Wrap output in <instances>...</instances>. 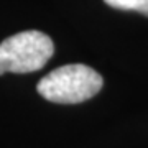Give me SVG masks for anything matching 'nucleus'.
Segmentation results:
<instances>
[{
    "mask_svg": "<svg viewBox=\"0 0 148 148\" xmlns=\"http://www.w3.org/2000/svg\"><path fill=\"white\" fill-rule=\"evenodd\" d=\"M102 76L84 64H68L53 69L36 86L38 94L54 104H79L102 89Z\"/></svg>",
    "mask_w": 148,
    "mask_h": 148,
    "instance_id": "obj_1",
    "label": "nucleus"
},
{
    "mask_svg": "<svg viewBox=\"0 0 148 148\" xmlns=\"http://www.w3.org/2000/svg\"><path fill=\"white\" fill-rule=\"evenodd\" d=\"M54 53L51 38L38 30L16 33L0 43V76L41 69Z\"/></svg>",
    "mask_w": 148,
    "mask_h": 148,
    "instance_id": "obj_2",
    "label": "nucleus"
},
{
    "mask_svg": "<svg viewBox=\"0 0 148 148\" xmlns=\"http://www.w3.org/2000/svg\"><path fill=\"white\" fill-rule=\"evenodd\" d=\"M104 2L117 10H132L148 16V0H104Z\"/></svg>",
    "mask_w": 148,
    "mask_h": 148,
    "instance_id": "obj_3",
    "label": "nucleus"
}]
</instances>
